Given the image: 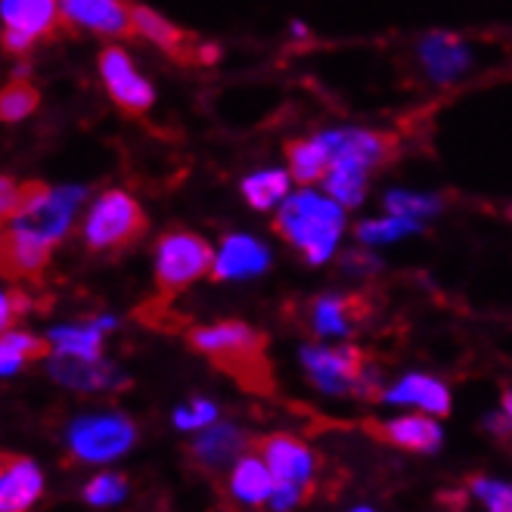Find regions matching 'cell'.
Masks as SVG:
<instances>
[{"label": "cell", "instance_id": "f546056e", "mask_svg": "<svg viewBox=\"0 0 512 512\" xmlns=\"http://www.w3.org/2000/svg\"><path fill=\"white\" fill-rule=\"evenodd\" d=\"M385 208L391 215H404V218H416L423 221L429 215H435L441 202L438 196H426V193H410V190H395L385 196Z\"/></svg>", "mask_w": 512, "mask_h": 512}, {"label": "cell", "instance_id": "4dcf8cb0", "mask_svg": "<svg viewBox=\"0 0 512 512\" xmlns=\"http://www.w3.org/2000/svg\"><path fill=\"white\" fill-rule=\"evenodd\" d=\"M125 494H128L125 478L122 475H112V472H103L97 478H90L87 488H84V500L90 506H115V503L125 500Z\"/></svg>", "mask_w": 512, "mask_h": 512}, {"label": "cell", "instance_id": "3957f363", "mask_svg": "<svg viewBox=\"0 0 512 512\" xmlns=\"http://www.w3.org/2000/svg\"><path fill=\"white\" fill-rule=\"evenodd\" d=\"M193 348L249 391H270L274 376L264 354V336L246 323H215L193 333Z\"/></svg>", "mask_w": 512, "mask_h": 512}, {"label": "cell", "instance_id": "30bf717a", "mask_svg": "<svg viewBox=\"0 0 512 512\" xmlns=\"http://www.w3.org/2000/svg\"><path fill=\"white\" fill-rule=\"evenodd\" d=\"M100 75H103V84L109 90V97L122 106L125 112H146L149 106H153L156 100V90L153 84H149L137 66L134 59L128 56V50L122 47H106L103 56H100Z\"/></svg>", "mask_w": 512, "mask_h": 512}, {"label": "cell", "instance_id": "e0dca14e", "mask_svg": "<svg viewBox=\"0 0 512 512\" xmlns=\"http://www.w3.org/2000/svg\"><path fill=\"white\" fill-rule=\"evenodd\" d=\"M388 404H401V407H413L432 416H444L450 410V391L444 382L426 376V373H407L404 379H398L385 391Z\"/></svg>", "mask_w": 512, "mask_h": 512}, {"label": "cell", "instance_id": "8d00e7d4", "mask_svg": "<svg viewBox=\"0 0 512 512\" xmlns=\"http://www.w3.org/2000/svg\"><path fill=\"white\" fill-rule=\"evenodd\" d=\"M503 410H506V416L512 419V391H509V395L503 398Z\"/></svg>", "mask_w": 512, "mask_h": 512}, {"label": "cell", "instance_id": "d590c367", "mask_svg": "<svg viewBox=\"0 0 512 512\" xmlns=\"http://www.w3.org/2000/svg\"><path fill=\"white\" fill-rule=\"evenodd\" d=\"M292 35H295V38H308V28L301 25V22H292Z\"/></svg>", "mask_w": 512, "mask_h": 512}, {"label": "cell", "instance_id": "8fae6325", "mask_svg": "<svg viewBox=\"0 0 512 512\" xmlns=\"http://www.w3.org/2000/svg\"><path fill=\"white\" fill-rule=\"evenodd\" d=\"M63 19L87 28L97 35H128L134 28V10L125 7V0H59Z\"/></svg>", "mask_w": 512, "mask_h": 512}, {"label": "cell", "instance_id": "d6986e66", "mask_svg": "<svg viewBox=\"0 0 512 512\" xmlns=\"http://www.w3.org/2000/svg\"><path fill=\"white\" fill-rule=\"evenodd\" d=\"M419 59H423L426 72L438 84H447V81H454L466 72L469 47L454 35H429L423 44H419Z\"/></svg>", "mask_w": 512, "mask_h": 512}, {"label": "cell", "instance_id": "ffe728a7", "mask_svg": "<svg viewBox=\"0 0 512 512\" xmlns=\"http://www.w3.org/2000/svg\"><path fill=\"white\" fill-rule=\"evenodd\" d=\"M360 320H364V301H360L357 295H345V298L326 295L311 311V326H314V333L323 339L348 336Z\"/></svg>", "mask_w": 512, "mask_h": 512}, {"label": "cell", "instance_id": "4fadbf2b", "mask_svg": "<svg viewBox=\"0 0 512 512\" xmlns=\"http://www.w3.org/2000/svg\"><path fill=\"white\" fill-rule=\"evenodd\" d=\"M50 376L75 391H103L125 385V376L109 367L103 357H75V354H53L47 364Z\"/></svg>", "mask_w": 512, "mask_h": 512}, {"label": "cell", "instance_id": "d4e9b609", "mask_svg": "<svg viewBox=\"0 0 512 512\" xmlns=\"http://www.w3.org/2000/svg\"><path fill=\"white\" fill-rule=\"evenodd\" d=\"M289 184H292V171L267 168V171L249 174L239 190H243L246 202L255 208V212H270V208L283 205V199L289 196Z\"/></svg>", "mask_w": 512, "mask_h": 512}, {"label": "cell", "instance_id": "9c48e42d", "mask_svg": "<svg viewBox=\"0 0 512 512\" xmlns=\"http://www.w3.org/2000/svg\"><path fill=\"white\" fill-rule=\"evenodd\" d=\"M0 19H4L7 50L25 53L32 44L56 32L63 7L59 0H0Z\"/></svg>", "mask_w": 512, "mask_h": 512}, {"label": "cell", "instance_id": "ba28073f", "mask_svg": "<svg viewBox=\"0 0 512 512\" xmlns=\"http://www.w3.org/2000/svg\"><path fill=\"white\" fill-rule=\"evenodd\" d=\"M143 233V212L125 190H109L90 205L84 239L90 249H122Z\"/></svg>", "mask_w": 512, "mask_h": 512}, {"label": "cell", "instance_id": "cb8c5ba5", "mask_svg": "<svg viewBox=\"0 0 512 512\" xmlns=\"http://www.w3.org/2000/svg\"><path fill=\"white\" fill-rule=\"evenodd\" d=\"M103 336L106 329L100 320L94 323H72L50 329V348L53 354H75V357H103Z\"/></svg>", "mask_w": 512, "mask_h": 512}, {"label": "cell", "instance_id": "8992f818", "mask_svg": "<svg viewBox=\"0 0 512 512\" xmlns=\"http://www.w3.org/2000/svg\"><path fill=\"white\" fill-rule=\"evenodd\" d=\"M301 367L311 382L329 395H345V391H373L376 373L367 367V357L357 348H329L308 345L301 348Z\"/></svg>", "mask_w": 512, "mask_h": 512}, {"label": "cell", "instance_id": "7402d4cb", "mask_svg": "<svg viewBox=\"0 0 512 512\" xmlns=\"http://www.w3.org/2000/svg\"><path fill=\"white\" fill-rule=\"evenodd\" d=\"M134 32L143 35L146 41H153L156 47H162L165 53H171L174 59H184V63H190V59H196L199 53L193 50L190 38L180 32L177 25H171L165 16L146 10V7H137L134 10Z\"/></svg>", "mask_w": 512, "mask_h": 512}, {"label": "cell", "instance_id": "52a82bcc", "mask_svg": "<svg viewBox=\"0 0 512 512\" xmlns=\"http://www.w3.org/2000/svg\"><path fill=\"white\" fill-rule=\"evenodd\" d=\"M215 267V249L202 236L171 230L156 246V280L162 292H177L205 277Z\"/></svg>", "mask_w": 512, "mask_h": 512}, {"label": "cell", "instance_id": "83f0119b", "mask_svg": "<svg viewBox=\"0 0 512 512\" xmlns=\"http://www.w3.org/2000/svg\"><path fill=\"white\" fill-rule=\"evenodd\" d=\"M419 230V221L416 218H404V215H385V218H373V221H364L357 227V239L364 246H385V243H398L407 233Z\"/></svg>", "mask_w": 512, "mask_h": 512}, {"label": "cell", "instance_id": "5bb4252c", "mask_svg": "<svg viewBox=\"0 0 512 512\" xmlns=\"http://www.w3.org/2000/svg\"><path fill=\"white\" fill-rule=\"evenodd\" d=\"M44 491V475L28 457H7L0 469V509L22 512L35 506Z\"/></svg>", "mask_w": 512, "mask_h": 512}, {"label": "cell", "instance_id": "9a60e30c", "mask_svg": "<svg viewBox=\"0 0 512 512\" xmlns=\"http://www.w3.org/2000/svg\"><path fill=\"white\" fill-rule=\"evenodd\" d=\"M373 432L395 444V447H404V450H416V454H432V450L441 447V426L435 423L432 413H410V416H398V419H388V423H379L373 426Z\"/></svg>", "mask_w": 512, "mask_h": 512}, {"label": "cell", "instance_id": "7c38bea8", "mask_svg": "<svg viewBox=\"0 0 512 512\" xmlns=\"http://www.w3.org/2000/svg\"><path fill=\"white\" fill-rule=\"evenodd\" d=\"M267 264H270V252L264 243H258L255 236L246 233H233L221 239L212 270L218 280H249L264 274Z\"/></svg>", "mask_w": 512, "mask_h": 512}, {"label": "cell", "instance_id": "44dd1931", "mask_svg": "<svg viewBox=\"0 0 512 512\" xmlns=\"http://www.w3.org/2000/svg\"><path fill=\"white\" fill-rule=\"evenodd\" d=\"M243 432L224 426V423H212L208 429H202V435L193 444V457L208 466V469H221V466H233L243 454Z\"/></svg>", "mask_w": 512, "mask_h": 512}, {"label": "cell", "instance_id": "7a4b0ae2", "mask_svg": "<svg viewBox=\"0 0 512 512\" xmlns=\"http://www.w3.org/2000/svg\"><path fill=\"white\" fill-rule=\"evenodd\" d=\"M277 233L311 264H326L336 255L345 230V205L329 193L298 190L277 208Z\"/></svg>", "mask_w": 512, "mask_h": 512}, {"label": "cell", "instance_id": "d6a6232c", "mask_svg": "<svg viewBox=\"0 0 512 512\" xmlns=\"http://www.w3.org/2000/svg\"><path fill=\"white\" fill-rule=\"evenodd\" d=\"M472 494L494 512H512V485H503V481H491V478H475Z\"/></svg>", "mask_w": 512, "mask_h": 512}, {"label": "cell", "instance_id": "484cf974", "mask_svg": "<svg viewBox=\"0 0 512 512\" xmlns=\"http://www.w3.org/2000/svg\"><path fill=\"white\" fill-rule=\"evenodd\" d=\"M333 165V156H329V146L323 143V137H308V140H295L289 146V171L301 184H311V180H323V174Z\"/></svg>", "mask_w": 512, "mask_h": 512}, {"label": "cell", "instance_id": "e575fe53", "mask_svg": "<svg viewBox=\"0 0 512 512\" xmlns=\"http://www.w3.org/2000/svg\"><path fill=\"white\" fill-rule=\"evenodd\" d=\"M0 208H4V218H10L13 212H16V205H19V199H22V184H13L10 177H4V184H0Z\"/></svg>", "mask_w": 512, "mask_h": 512}, {"label": "cell", "instance_id": "4316f807", "mask_svg": "<svg viewBox=\"0 0 512 512\" xmlns=\"http://www.w3.org/2000/svg\"><path fill=\"white\" fill-rule=\"evenodd\" d=\"M44 342L22 333V329H7L4 339H0V373L4 376H13L19 373L28 360H35L44 354Z\"/></svg>", "mask_w": 512, "mask_h": 512}, {"label": "cell", "instance_id": "836d02e7", "mask_svg": "<svg viewBox=\"0 0 512 512\" xmlns=\"http://www.w3.org/2000/svg\"><path fill=\"white\" fill-rule=\"evenodd\" d=\"M25 308H28V298H25L22 292H4V298H0V326L10 329L13 314L19 317Z\"/></svg>", "mask_w": 512, "mask_h": 512}, {"label": "cell", "instance_id": "ac0fdd59", "mask_svg": "<svg viewBox=\"0 0 512 512\" xmlns=\"http://www.w3.org/2000/svg\"><path fill=\"white\" fill-rule=\"evenodd\" d=\"M323 143L329 146V156L342 159H360L364 165H379L391 153V140L376 131H360V128H339V131H323Z\"/></svg>", "mask_w": 512, "mask_h": 512}, {"label": "cell", "instance_id": "6da1fadb", "mask_svg": "<svg viewBox=\"0 0 512 512\" xmlns=\"http://www.w3.org/2000/svg\"><path fill=\"white\" fill-rule=\"evenodd\" d=\"M84 199V187L22 184V199L7 218L4 236V267L10 277L25 280L41 274L50 249L69 233Z\"/></svg>", "mask_w": 512, "mask_h": 512}, {"label": "cell", "instance_id": "603a6c76", "mask_svg": "<svg viewBox=\"0 0 512 512\" xmlns=\"http://www.w3.org/2000/svg\"><path fill=\"white\" fill-rule=\"evenodd\" d=\"M367 171H370V165H364L360 159H351V156L333 159V165H329V171L323 174V190L333 199H339L345 208H354L364 202Z\"/></svg>", "mask_w": 512, "mask_h": 512}, {"label": "cell", "instance_id": "1f68e13d", "mask_svg": "<svg viewBox=\"0 0 512 512\" xmlns=\"http://www.w3.org/2000/svg\"><path fill=\"white\" fill-rule=\"evenodd\" d=\"M212 423H218V407L205 398H196L190 407L174 410V426L180 432H199V429H208Z\"/></svg>", "mask_w": 512, "mask_h": 512}, {"label": "cell", "instance_id": "f1b7e54d", "mask_svg": "<svg viewBox=\"0 0 512 512\" xmlns=\"http://www.w3.org/2000/svg\"><path fill=\"white\" fill-rule=\"evenodd\" d=\"M38 109V90L25 81H10L4 97H0V115L4 122H22Z\"/></svg>", "mask_w": 512, "mask_h": 512}, {"label": "cell", "instance_id": "277c9868", "mask_svg": "<svg viewBox=\"0 0 512 512\" xmlns=\"http://www.w3.org/2000/svg\"><path fill=\"white\" fill-rule=\"evenodd\" d=\"M261 457L267 460L270 472H274V481H277L270 506L274 509L298 506L301 497L311 491L314 475H317V460L311 454V447L292 435H270L261 441Z\"/></svg>", "mask_w": 512, "mask_h": 512}, {"label": "cell", "instance_id": "2e32d148", "mask_svg": "<svg viewBox=\"0 0 512 512\" xmlns=\"http://www.w3.org/2000/svg\"><path fill=\"white\" fill-rule=\"evenodd\" d=\"M227 488H230V497L243 506H264L274 497V472H270L267 460L258 454H249V457H239L233 466H230V478H227Z\"/></svg>", "mask_w": 512, "mask_h": 512}, {"label": "cell", "instance_id": "5b68a950", "mask_svg": "<svg viewBox=\"0 0 512 512\" xmlns=\"http://www.w3.org/2000/svg\"><path fill=\"white\" fill-rule=\"evenodd\" d=\"M137 429L128 416L122 413H90V416H78L69 426V450L72 457L81 463H112L118 457H125L134 447Z\"/></svg>", "mask_w": 512, "mask_h": 512}]
</instances>
